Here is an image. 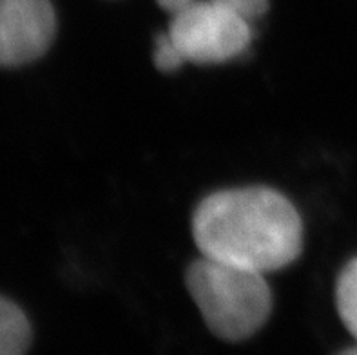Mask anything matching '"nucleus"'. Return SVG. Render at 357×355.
<instances>
[{
	"instance_id": "1",
	"label": "nucleus",
	"mask_w": 357,
	"mask_h": 355,
	"mask_svg": "<svg viewBox=\"0 0 357 355\" xmlns=\"http://www.w3.org/2000/svg\"><path fill=\"white\" fill-rule=\"evenodd\" d=\"M192 236L202 256L261 274L289 266L303 248L298 211L271 187L207 196L192 216Z\"/></svg>"
},
{
	"instance_id": "2",
	"label": "nucleus",
	"mask_w": 357,
	"mask_h": 355,
	"mask_svg": "<svg viewBox=\"0 0 357 355\" xmlns=\"http://www.w3.org/2000/svg\"><path fill=\"white\" fill-rule=\"evenodd\" d=\"M185 283L207 328L223 341L252 338L271 315V288L261 272L202 256L187 269Z\"/></svg>"
},
{
	"instance_id": "3",
	"label": "nucleus",
	"mask_w": 357,
	"mask_h": 355,
	"mask_svg": "<svg viewBox=\"0 0 357 355\" xmlns=\"http://www.w3.org/2000/svg\"><path fill=\"white\" fill-rule=\"evenodd\" d=\"M167 33L183 60L195 63L229 62L252 40L249 20L222 0H198L178 11Z\"/></svg>"
},
{
	"instance_id": "4",
	"label": "nucleus",
	"mask_w": 357,
	"mask_h": 355,
	"mask_svg": "<svg viewBox=\"0 0 357 355\" xmlns=\"http://www.w3.org/2000/svg\"><path fill=\"white\" fill-rule=\"evenodd\" d=\"M56 15L50 0H0V68H20L50 50Z\"/></svg>"
},
{
	"instance_id": "5",
	"label": "nucleus",
	"mask_w": 357,
	"mask_h": 355,
	"mask_svg": "<svg viewBox=\"0 0 357 355\" xmlns=\"http://www.w3.org/2000/svg\"><path fill=\"white\" fill-rule=\"evenodd\" d=\"M31 338V324L22 308L0 296V355L24 354Z\"/></svg>"
},
{
	"instance_id": "6",
	"label": "nucleus",
	"mask_w": 357,
	"mask_h": 355,
	"mask_svg": "<svg viewBox=\"0 0 357 355\" xmlns=\"http://www.w3.org/2000/svg\"><path fill=\"white\" fill-rule=\"evenodd\" d=\"M335 305L337 312L352 338L357 341V257L341 270L335 285ZM349 354H357V347L349 348Z\"/></svg>"
},
{
	"instance_id": "7",
	"label": "nucleus",
	"mask_w": 357,
	"mask_h": 355,
	"mask_svg": "<svg viewBox=\"0 0 357 355\" xmlns=\"http://www.w3.org/2000/svg\"><path fill=\"white\" fill-rule=\"evenodd\" d=\"M154 63L163 73L176 71V69H180L185 63L181 53L174 45V42L171 40L169 33L158 35V38H156V44H154Z\"/></svg>"
},
{
	"instance_id": "8",
	"label": "nucleus",
	"mask_w": 357,
	"mask_h": 355,
	"mask_svg": "<svg viewBox=\"0 0 357 355\" xmlns=\"http://www.w3.org/2000/svg\"><path fill=\"white\" fill-rule=\"evenodd\" d=\"M223 4L232 8L236 13L252 22L254 18L261 17L268 9V0H222Z\"/></svg>"
},
{
	"instance_id": "9",
	"label": "nucleus",
	"mask_w": 357,
	"mask_h": 355,
	"mask_svg": "<svg viewBox=\"0 0 357 355\" xmlns=\"http://www.w3.org/2000/svg\"><path fill=\"white\" fill-rule=\"evenodd\" d=\"M158 2L160 8L163 9V11H167V13L176 15L178 11H181V9L189 8L190 4H195V2H198V0H156Z\"/></svg>"
}]
</instances>
